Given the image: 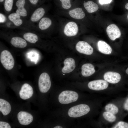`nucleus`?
Here are the masks:
<instances>
[{
  "label": "nucleus",
  "instance_id": "f8f14e48",
  "mask_svg": "<svg viewBox=\"0 0 128 128\" xmlns=\"http://www.w3.org/2000/svg\"><path fill=\"white\" fill-rule=\"evenodd\" d=\"M64 66L62 69L64 73H68L72 72L74 69L76 65L74 59L71 58L66 59L64 61Z\"/></svg>",
  "mask_w": 128,
  "mask_h": 128
},
{
  "label": "nucleus",
  "instance_id": "39448f33",
  "mask_svg": "<svg viewBox=\"0 0 128 128\" xmlns=\"http://www.w3.org/2000/svg\"><path fill=\"white\" fill-rule=\"evenodd\" d=\"M109 85L108 82L105 80L100 79L94 80L89 82L88 84L90 89L96 91H100L107 89Z\"/></svg>",
  "mask_w": 128,
  "mask_h": 128
},
{
  "label": "nucleus",
  "instance_id": "dca6fc26",
  "mask_svg": "<svg viewBox=\"0 0 128 128\" xmlns=\"http://www.w3.org/2000/svg\"><path fill=\"white\" fill-rule=\"evenodd\" d=\"M25 0H18L16 2V5L18 8L16 13L20 16L25 17L27 15V12L24 7Z\"/></svg>",
  "mask_w": 128,
  "mask_h": 128
},
{
  "label": "nucleus",
  "instance_id": "7ed1b4c3",
  "mask_svg": "<svg viewBox=\"0 0 128 128\" xmlns=\"http://www.w3.org/2000/svg\"><path fill=\"white\" fill-rule=\"evenodd\" d=\"M0 61L3 66L6 69H12L14 64V58L10 52L7 50L3 51L0 55Z\"/></svg>",
  "mask_w": 128,
  "mask_h": 128
},
{
  "label": "nucleus",
  "instance_id": "bb28decb",
  "mask_svg": "<svg viewBox=\"0 0 128 128\" xmlns=\"http://www.w3.org/2000/svg\"><path fill=\"white\" fill-rule=\"evenodd\" d=\"M112 128H128V123L124 121H119L113 126Z\"/></svg>",
  "mask_w": 128,
  "mask_h": 128
},
{
  "label": "nucleus",
  "instance_id": "0eeeda50",
  "mask_svg": "<svg viewBox=\"0 0 128 128\" xmlns=\"http://www.w3.org/2000/svg\"><path fill=\"white\" fill-rule=\"evenodd\" d=\"M106 32L109 38L112 41H114L119 38L121 35L120 29L114 24H111L108 26L106 29Z\"/></svg>",
  "mask_w": 128,
  "mask_h": 128
},
{
  "label": "nucleus",
  "instance_id": "9d476101",
  "mask_svg": "<svg viewBox=\"0 0 128 128\" xmlns=\"http://www.w3.org/2000/svg\"><path fill=\"white\" fill-rule=\"evenodd\" d=\"M78 28L76 23L73 22H70L65 26L64 32L67 36L72 37L76 35L78 32Z\"/></svg>",
  "mask_w": 128,
  "mask_h": 128
},
{
  "label": "nucleus",
  "instance_id": "5701e85b",
  "mask_svg": "<svg viewBox=\"0 0 128 128\" xmlns=\"http://www.w3.org/2000/svg\"><path fill=\"white\" fill-rule=\"evenodd\" d=\"M24 38L28 42L32 43H35L38 40L37 36L33 33L28 32L23 35Z\"/></svg>",
  "mask_w": 128,
  "mask_h": 128
},
{
  "label": "nucleus",
  "instance_id": "aec40b11",
  "mask_svg": "<svg viewBox=\"0 0 128 128\" xmlns=\"http://www.w3.org/2000/svg\"><path fill=\"white\" fill-rule=\"evenodd\" d=\"M83 5L88 12L90 13L96 11L99 9L98 6L97 4L91 1L84 2Z\"/></svg>",
  "mask_w": 128,
  "mask_h": 128
},
{
  "label": "nucleus",
  "instance_id": "2eb2a0df",
  "mask_svg": "<svg viewBox=\"0 0 128 128\" xmlns=\"http://www.w3.org/2000/svg\"><path fill=\"white\" fill-rule=\"evenodd\" d=\"M11 44L16 47L23 48L26 47L27 45L25 40L19 37H12L10 41Z\"/></svg>",
  "mask_w": 128,
  "mask_h": 128
},
{
  "label": "nucleus",
  "instance_id": "473e14b6",
  "mask_svg": "<svg viewBox=\"0 0 128 128\" xmlns=\"http://www.w3.org/2000/svg\"><path fill=\"white\" fill-rule=\"evenodd\" d=\"M29 0L32 4L35 5L37 3L38 0Z\"/></svg>",
  "mask_w": 128,
  "mask_h": 128
},
{
  "label": "nucleus",
  "instance_id": "412c9836",
  "mask_svg": "<svg viewBox=\"0 0 128 128\" xmlns=\"http://www.w3.org/2000/svg\"><path fill=\"white\" fill-rule=\"evenodd\" d=\"M8 18L16 26H19L23 23L22 20L20 18V16L16 13H12L9 14L8 16Z\"/></svg>",
  "mask_w": 128,
  "mask_h": 128
},
{
  "label": "nucleus",
  "instance_id": "423d86ee",
  "mask_svg": "<svg viewBox=\"0 0 128 128\" xmlns=\"http://www.w3.org/2000/svg\"><path fill=\"white\" fill-rule=\"evenodd\" d=\"M76 48L79 53L86 55H91L93 52L91 46L87 42L83 41L78 42L76 44Z\"/></svg>",
  "mask_w": 128,
  "mask_h": 128
},
{
  "label": "nucleus",
  "instance_id": "1a4fd4ad",
  "mask_svg": "<svg viewBox=\"0 0 128 128\" xmlns=\"http://www.w3.org/2000/svg\"><path fill=\"white\" fill-rule=\"evenodd\" d=\"M17 117L20 124L23 125L29 124L32 122L33 119L31 114L24 111L19 112L18 114Z\"/></svg>",
  "mask_w": 128,
  "mask_h": 128
},
{
  "label": "nucleus",
  "instance_id": "b1692460",
  "mask_svg": "<svg viewBox=\"0 0 128 128\" xmlns=\"http://www.w3.org/2000/svg\"><path fill=\"white\" fill-rule=\"evenodd\" d=\"M105 111L115 115L117 114L119 111V109L117 106L112 103L107 104L105 107Z\"/></svg>",
  "mask_w": 128,
  "mask_h": 128
},
{
  "label": "nucleus",
  "instance_id": "6ab92c4d",
  "mask_svg": "<svg viewBox=\"0 0 128 128\" xmlns=\"http://www.w3.org/2000/svg\"><path fill=\"white\" fill-rule=\"evenodd\" d=\"M45 13V11L43 8L40 7L37 9L31 17V21L33 22L38 21L42 17Z\"/></svg>",
  "mask_w": 128,
  "mask_h": 128
},
{
  "label": "nucleus",
  "instance_id": "6e6552de",
  "mask_svg": "<svg viewBox=\"0 0 128 128\" xmlns=\"http://www.w3.org/2000/svg\"><path fill=\"white\" fill-rule=\"evenodd\" d=\"M33 94L32 87L29 84L25 83L22 86L19 91L20 97L23 100H26L30 98Z\"/></svg>",
  "mask_w": 128,
  "mask_h": 128
},
{
  "label": "nucleus",
  "instance_id": "2f4dec72",
  "mask_svg": "<svg viewBox=\"0 0 128 128\" xmlns=\"http://www.w3.org/2000/svg\"><path fill=\"white\" fill-rule=\"evenodd\" d=\"M123 107L125 110L128 111V98L125 102L123 104Z\"/></svg>",
  "mask_w": 128,
  "mask_h": 128
},
{
  "label": "nucleus",
  "instance_id": "20e7f679",
  "mask_svg": "<svg viewBox=\"0 0 128 128\" xmlns=\"http://www.w3.org/2000/svg\"><path fill=\"white\" fill-rule=\"evenodd\" d=\"M39 90L42 93H45L50 89L51 82L50 77L46 73H42L40 75L38 82Z\"/></svg>",
  "mask_w": 128,
  "mask_h": 128
},
{
  "label": "nucleus",
  "instance_id": "72a5a7b5",
  "mask_svg": "<svg viewBox=\"0 0 128 128\" xmlns=\"http://www.w3.org/2000/svg\"><path fill=\"white\" fill-rule=\"evenodd\" d=\"M54 128H63V127L60 126H56L55 127H54Z\"/></svg>",
  "mask_w": 128,
  "mask_h": 128
},
{
  "label": "nucleus",
  "instance_id": "ddd939ff",
  "mask_svg": "<svg viewBox=\"0 0 128 128\" xmlns=\"http://www.w3.org/2000/svg\"><path fill=\"white\" fill-rule=\"evenodd\" d=\"M98 50L101 53L107 55L110 54L112 51V49L109 45L105 41L100 40L97 43Z\"/></svg>",
  "mask_w": 128,
  "mask_h": 128
},
{
  "label": "nucleus",
  "instance_id": "c9c22d12",
  "mask_svg": "<svg viewBox=\"0 0 128 128\" xmlns=\"http://www.w3.org/2000/svg\"><path fill=\"white\" fill-rule=\"evenodd\" d=\"M126 73L128 75V68L126 69Z\"/></svg>",
  "mask_w": 128,
  "mask_h": 128
},
{
  "label": "nucleus",
  "instance_id": "cd10ccee",
  "mask_svg": "<svg viewBox=\"0 0 128 128\" xmlns=\"http://www.w3.org/2000/svg\"><path fill=\"white\" fill-rule=\"evenodd\" d=\"M70 0H60L61 2L62 7L65 9H68L71 7Z\"/></svg>",
  "mask_w": 128,
  "mask_h": 128
},
{
  "label": "nucleus",
  "instance_id": "f257e3e1",
  "mask_svg": "<svg viewBox=\"0 0 128 128\" xmlns=\"http://www.w3.org/2000/svg\"><path fill=\"white\" fill-rule=\"evenodd\" d=\"M90 110V108L87 105L80 104L70 108L68 111V115L71 117H80L88 114Z\"/></svg>",
  "mask_w": 128,
  "mask_h": 128
},
{
  "label": "nucleus",
  "instance_id": "c756f323",
  "mask_svg": "<svg viewBox=\"0 0 128 128\" xmlns=\"http://www.w3.org/2000/svg\"><path fill=\"white\" fill-rule=\"evenodd\" d=\"M6 18L5 16L3 14H0V23H3L5 22Z\"/></svg>",
  "mask_w": 128,
  "mask_h": 128
},
{
  "label": "nucleus",
  "instance_id": "4c0bfd02",
  "mask_svg": "<svg viewBox=\"0 0 128 128\" xmlns=\"http://www.w3.org/2000/svg\"><path fill=\"white\" fill-rule=\"evenodd\" d=\"M127 18H128V16H127Z\"/></svg>",
  "mask_w": 128,
  "mask_h": 128
},
{
  "label": "nucleus",
  "instance_id": "f03ea898",
  "mask_svg": "<svg viewBox=\"0 0 128 128\" xmlns=\"http://www.w3.org/2000/svg\"><path fill=\"white\" fill-rule=\"evenodd\" d=\"M78 95L75 91L66 90L62 91L59 94L58 100L62 104H67L74 102L78 99Z\"/></svg>",
  "mask_w": 128,
  "mask_h": 128
},
{
  "label": "nucleus",
  "instance_id": "a878e982",
  "mask_svg": "<svg viewBox=\"0 0 128 128\" xmlns=\"http://www.w3.org/2000/svg\"><path fill=\"white\" fill-rule=\"evenodd\" d=\"M13 0H5L4 7L5 10L7 12H10L12 10L13 5Z\"/></svg>",
  "mask_w": 128,
  "mask_h": 128
},
{
  "label": "nucleus",
  "instance_id": "7c9ffc66",
  "mask_svg": "<svg viewBox=\"0 0 128 128\" xmlns=\"http://www.w3.org/2000/svg\"><path fill=\"white\" fill-rule=\"evenodd\" d=\"M112 0H99V3L101 5L110 3Z\"/></svg>",
  "mask_w": 128,
  "mask_h": 128
},
{
  "label": "nucleus",
  "instance_id": "e433bc0d",
  "mask_svg": "<svg viewBox=\"0 0 128 128\" xmlns=\"http://www.w3.org/2000/svg\"><path fill=\"white\" fill-rule=\"evenodd\" d=\"M4 0H0V2H3Z\"/></svg>",
  "mask_w": 128,
  "mask_h": 128
},
{
  "label": "nucleus",
  "instance_id": "f3484780",
  "mask_svg": "<svg viewBox=\"0 0 128 128\" xmlns=\"http://www.w3.org/2000/svg\"><path fill=\"white\" fill-rule=\"evenodd\" d=\"M11 109V105L8 102L3 99H0V111L4 115L8 114Z\"/></svg>",
  "mask_w": 128,
  "mask_h": 128
},
{
  "label": "nucleus",
  "instance_id": "4be33fe9",
  "mask_svg": "<svg viewBox=\"0 0 128 128\" xmlns=\"http://www.w3.org/2000/svg\"><path fill=\"white\" fill-rule=\"evenodd\" d=\"M52 22L51 20L47 17H44L40 20L39 24V28L41 30L48 28L51 25Z\"/></svg>",
  "mask_w": 128,
  "mask_h": 128
},
{
  "label": "nucleus",
  "instance_id": "4468645a",
  "mask_svg": "<svg viewBox=\"0 0 128 128\" xmlns=\"http://www.w3.org/2000/svg\"><path fill=\"white\" fill-rule=\"evenodd\" d=\"M81 73L85 77L89 76L95 72L93 65L90 63H87L83 64L81 68Z\"/></svg>",
  "mask_w": 128,
  "mask_h": 128
},
{
  "label": "nucleus",
  "instance_id": "9b49d317",
  "mask_svg": "<svg viewBox=\"0 0 128 128\" xmlns=\"http://www.w3.org/2000/svg\"><path fill=\"white\" fill-rule=\"evenodd\" d=\"M105 80L112 84H116L119 82L121 79V76L119 73L111 71L105 73L104 75Z\"/></svg>",
  "mask_w": 128,
  "mask_h": 128
},
{
  "label": "nucleus",
  "instance_id": "a211bd4d",
  "mask_svg": "<svg viewBox=\"0 0 128 128\" xmlns=\"http://www.w3.org/2000/svg\"><path fill=\"white\" fill-rule=\"evenodd\" d=\"M69 14L72 18L77 19H81L85 16V14L81 8H78L69 12Z\"/></svg>",
  "mask_w": 128,
  "mask_h": 128
},
{
  "label": "nucleus",
  "instance_id": "393cba45",
  "mask_svg": "<svg viewBox=\"0 0 128 128\" xmlns=\"http://www.w3.org/2000/svg\"><path fill=\"white\" fill-rule=\"evenodd\" d=\"M104 119L110 123H113L116 120V117L115 115L109 112L105 111L102 114Z\"/></svg>",
  "mask_w": 128,
  "mask_h": 128
},
{
  "label": "nucleus",
  "instance_id": "c85d7f7f",
  "mask_svg": "<svg viewBox=\"0 0 128 128\" xmlns=\"http://www.w3.org/2000/svg\"><path fill=\"white\" fill-rule=\"evenodd\" d=\"M11 127L9 124L5 122H0V128H11Z\"/></svg>",
  "mask_w": 128,
  "mask_h": 128
},
{
  "label": "nucleus",
  "instance_id": "f704fd0d",
  "mask_svg": "<svg viewBox=\"0 0 128 128\" xmlns=\"http://www.w3.org/2000/svg\"><path fill=\"white\" fill-rule=\"evenodd\" d=\"M125 7L126 9L128 10V3H127L125 5Z\"/></svg>",
  "mask_w": 128,
  "mask_h": 128
}]
</instances>
